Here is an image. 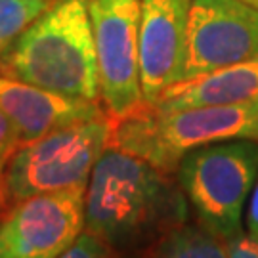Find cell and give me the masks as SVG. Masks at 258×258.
Instances as JSON below:
<instances>
[{
    "label": "cell",
    "instance_id": "cell-1",
    "mask_svg": "<svg viewBox=\"0 0 258 258\" xmlns=\"http://www.w3.org/2000/svg\"><path fill=\"white\" fill-rule=\"evenodd\" d=\"M185 216V195L168 172L113 146L98 159L84 195V230L111 249L148 243L182 226Z\"/></svg>",
    "mask_w": 258,
    "mask_h": 258
},
{
    "label": "cell",
    "instance_id": "cell-2",
    "mask_svg": "<svg viewBox=\"0 0 258 258\" xmlns=\"http://www.w3.org/2000/svg\"><path fill=\"white\" fill-rule=\"evenodd\" d=\"M0 71L65 98L102 103L88 0H55L4 55Z\"/></svg>",
    "mask_w": 258,
    "mask_h": 258
},
{
    "label": "cell",
    "instance_id": "cell-3",
    "mask_svg": "<svg viewBox=\"0 0 258 258\" xmlns=\"http://www.w3.org/2000/svg\"><path fill=\"white\" fill-rule=\"evenodd\" d=\"M228 140L258 142V100L184 109H157L146 103L128 117L113 120L109 146L170 174L187 151Z\"/></svg>",
    "mask_w": 258,
    "mask_h": 258
},
{
    "label": "cell",
    "instance_id": "cell-4",
    "mask_svg": "<svg viewBox=\"0 0 258 258\" xmlns=\"http://www.w3.org/2000/svg\"><path fill=\"white\" fill-rule=\"evenodd\" d=\"M178 184L199 224L228 241L243 233V212L258 180L256 140H228L187 151Z\"/></svg>",
    "mask_w": 258,
    "mask_h": 258
},
{
    "label": "cell",
    "instance_id": "cell-5",
    "mask_svg": "<svg viewBox=\"0 0 258 258\" xmlns=\"http://www.w3.org/2000/svg\"><path fill=\"white\" fill-rule=\"evenodd\" d=\"M111 132L113 120L103 115L21 144L4 170L12 205L33 195L86 187L98 159L109 148Z\"/></svg>",
    "mask_w": 258,
    "mask_h": 258
},
{
    "label": "cell",
    "instance_id": "cell-6",
    "mask_svg": "<svg viewBox=\"0 0 258 258\" xmlns=\"http://www.w3.org/2000/svg\"><path fill=\"white\" fill-rule=\"evenodd\" d=\"M140 6L142 0H88L100 98L111 120L146 105L140 77Z\"/></svg>",
    "mask_w": 258,
    "mask_h": 258
},
{
    "label": "cell",
    "instance_id": "cell-7",
    "mask_svg": "<svg viewBox=\"0 0 258 258\" xmlns=\"http://www.w3.org/2000/svg\"><path fill=\"white\" fill-rule=\"evenodd\" d=\"M258 59V0H191L184 81Z\"/></svg>",
    "mask_w": 258,
    "mask_h": 258
},
{
    "label": "cell",
    "instance_id": "cell-8",
    "mask_svg": "<svg viewBox=\"0 0 258 258\" xmlns=\"http://www.w3.org/2000/svg\"><path fill=\"white\" fill-rule=\"evenodd\" d=\"M86 187L18 201L0 218V258H57L84 231Z\"/></svg>",
    "mask_w": 258,
    "mask_h": 258
},
{
    "label": "cell",
    "instance_id": "cell-9",
    "mask_svg": "<svg viewBox=\"0 0 258 258\" xmlns=\"http://www.w3.org/2000/svg\"><path fill=\"white\" fill-rule=\"evenodd\" d=\"M189 6L191 0H142L140 77L146 103L184 81Z\"/></svg>",
    "mask_w": 258,
    "mask_h": 258
},
{
    "label": "cell",
    "instance_id": "cell-10",
    "mask_svg": "<svg viewBox=\"0 0 258 258\" xmlns=\"http://www.w3.org/2000/svg\"><path fill=\"white\" fill-rule=\"evenodd\" d=\"M0 113L18 130L21 144L73 122L107 115L102 103L48 92L0 71Z\"/></svg>",
    "mask_w": 258,
    "mask_h": 258
},
{
    "label": "cell",
    "instance_id": "cell-11",
    "mask_svg": "<svg viewBox=\"0 0 258 258\" xmlns=\"http://www.w3.org/2000/svg\"><path fill=\"white\" fill-rule=\"evenodd\" d=\"M258 100V59L228 65L174 84L161 94L157 109H184L199 105H233Z\"/></svg>",
    "mask_w": 258,
    "mask_h": 258
},
{
    "label": "cell",
    "instance_id": "cell-12",
    "mask_svg": "<svg viewBox=\"0 0 258 258\" xmlns=\"http://www.w3.org/2000/svg\"><path fill=\"white\" fill-rule=\"evenodd\" d=\"M153 258H230L226 241L199 226H178L163 235Z\"/></svg>",
    "mask_w": 258,
    "mask_h": 258
},
{
    "label": "cell",
    "instance_id": "cell-13",
    "mask_svg": "<svg viewBox=\"0 0 258 258\" xmlns=\"http://www.w3.org/2000/svg\"><path fill=\"white\" fill-rule=\"evenodd\" d=\"M55 0H0V61Z\"/></svg>",
    "mask_w": 258,
    "mask_h": 258
},
{
    "label": "cell",
    "instance_id": "cell-14",
    "mask_svg": "<svg viewBox=\"0 0 258 258\" xmlns=\"http://www.w3.org/2000/svg\"><path fill=\"white\" fill-rule=\"evenodd\" d=\"M57 258H117L115 249L92 231L84 230Z\"/></svg>",
    "mask_w": 258,
    "mask_h": 258
},
{
    "label": "cell",
    "instance_id": "cell-15",
    "mask_svg": "<svg viewBox=\"0 0 258 258\" xmlns=\"http://www.w3.org/2000/svg\"><path fill=\"white\" fill-rule=\"evenodd\" d=\"M19 146H21V138H19L18 130L0 113V172L6 170L8 161Z\"/></svg>",
    "mask_w": 258,
    "mask_h": 258
},
{
    "label": "cell",
    "instance_id": "cell-16",
    "mask_svg": "<svg viewBox=\"0 0 258 258\" xmlns=\"http://www.w3.org/2000/svg\"><path fill=\"white\" fill-rule=\"evenodd\" d=\"M230 258H258V241L250 239L247 233H239L226 241Z\"/></svg>",
    "mask_w": 258,
    "mask_h": 258
},
{
    "label": "cell",
    "instance_id": "cell-17",
    "mask_svg": "<svg viewBox=\"0 0 258 258\" xmlns=\"http://www.w3.org/2000/svg\"><path fill=\"white\" fill-rule=\"evenodd\" d=\"M247 235L250 239L258 241V180L252 194L249 197V209H247Z\"/></svg>",
    "mask_w": 258,
    "mask_h": 258
},
{
    "label": "cell",
    "instance_id": "cell-18",
    "mask_svg": "<svg viewBox=\"0 0 258 258\" xmlns=\"http://www.w3.org/2000/svg\"><path fill=\"white\" fill-rule=\"evenodd\" d=\"M12 207V201L8 197V189H6V182H4V172H0V218L4 216V212Z\"/></svg>",
    "mask_w": 258,
    "mask_h": 258
}]
</instances>
